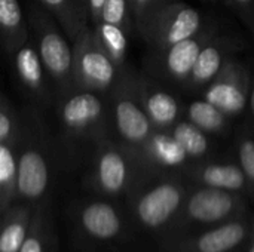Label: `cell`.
<instances>
[{
  "label": "cell",
  "mask_w": 254,
  "mask_h": 252,
  "mask_svg": "<svg viewBox=\"0 0 254 252\" xmlns=\"http://www.w3.org/2000/svg\"><path fill=\"white\" fill-rule=\"evenodd\" d=\"M170 132L183 147L190 160H202L208 157L214 149V137L201 131L185 117L174 123L170 128Z\"/></svg>",
  "instance_id": "44dd1931"
},
{
  "label": "cell",
  "mask_w": 254,
  "mask_h": 252,
  "mask_svg": "<svg viewBox=\"0 0 254 252\" xmlns=\"http://www.w3.org/2000/svg\"><path fill=\"white\" fill-rule=\"evenodd\" d=\"M137 73L128 64L107 94L113 135L134 153H138L155 131L137 94Z\"/></svg>",
  "instance_id": "3957f363"
},
{
  "label": "cell",
  "mask_w": 254,
  "mask_h": 252,
  "mask_svg": "<svg viewBox=\"0 0 254 252\" xmlns=\"http://www.w3.org/2000/svg\"><path fill=\"white\" fill-rule=\"evenodd\" d=\"M137 94L155 129H170L183 117L185 101L171 86L144 71L137 73Z\"/></svg>",
  "instance_id": "30bf717a"
},
{
  "label": "cell",
  "mask_w": 254,
  "mask_h": 252,
  "mask_svg": "<svg viewBox=\"0 0 254 252\" xmlns=\"http://www.w3.org/2000/svg\"><path fill=\"white\" fill-rule=\"evenodd\" d=\"M86 4H88L89 25L94 27L101 21V13H103V7L106 4V0H86Z\"/></svg>",
  "instance_id": "1f68e13d"
},
{
  "label": "cell",
  "mask_w": 254,
  "mask_h": 252,
  "mask_svg": "<svg viewBox=\"0 0 254 252\" xmlns=\"http://www.w3.org/2000/svg\"><path fill=\"white\" fill-rule=\"evenodd\" d=\"M229 7L240 15L254 34V0H229Z\"/></svg>",
  "instance_id": "4dcf8cb0"
},
{
  "label": "cell",
  "mask_w": 254,
  "mask_h": 252,
  "mask_svg": "<svg viewBox=\"0 0 254 252\" xmlns=\"http://www.w3.org/2000/svg\"><path fill=\"white\" fill-rule=\"evenodd\" d=\"M101 21L122 27L129 36L135 33L132 13H131L128 0H106V4L101 13Z\"/></svg>",
  "instance_id": "83f0119b"
},
{
  "label": "cell",
  "mask_w": 254,
  "mask_h": 252,
  "mask_svg": "<svg viewBox=\"0 0 254 252\" xmlns=\"http://www.w3.org/2000/svg\"><path fill=\"white\" fill-rule=\"evenodd\" d=\"M235 146L238 165L243 169L247 183L254 186V129L249 125H241L235 131Z\"/></svg>",
  "instance_id": "484cf974"
},
{
  "label": "cell",
  "mask_w": 254,
  "mask_h": 252,
  "mask_svg": "<svg viewBox=\"0 0 254 252\" xmlns=\"http://www.w3.org/2000/svg\"><path fill=\"white\" fill-rule=\"evenodd\" d=\"M183 117L214 138H225L231 135L234 128V119L202 97L192 98L185 102Z\"/></svg>",
  "instance_id": "2e32d148"
},
{
  "label": "cell",
  "mask_w": 254,
  "mask_h": 252,
  "mask_svg": "<svg viewBox=\"0 0 254 252\" xmlns=\"http://www.w3.org/2000/svg\"><path fill=\"white\" fill-rule=\"evenodd\" d=\"M16 162L13 144L0 143V211H6L16 196Z\"/></svg>",
  "instance_id": "cb8c5ba5"
},
{
  "label": "cell",
  "mask_w": 254,
  "mask_h": 252,
  "mask_svg": "<svg viewBox=\"0 0 254 252\" xmlns=\"http://www.w3.org/2000/svg\"><path fill=\"white\" fill-rule=\"evenodd\" d=\"M80 224L85 232L98 241H109L119 235L121 218L107 202H91L80 211Z\"/></svg>",
  "instance_id": "e0dca14e"
},
{
  "label": "cell",
  "mask_w": 254,
  "mask_h": 252,
  "mask_svg": "<svg viewBox=\"0 0 254 252\" xmlns=\"http://www.w3.org/2000/svg\"><path fill=\"white\" fill-rule=\"evenodd\" d=\"M246 236V230L240 223H231L205 233L198 241L199 252H228L235 248Z\"/></svg>",
  "instance_id": "d4e9b609"
},
{
  "label": "cell",
  "mask_w": 254,
  "mask_h": 252,
  "mask_svg": "<svg viewBox=\"0 0 254 252\" xmlns=\"http://www.w3.org/2000/svg\"><path fill=\"white\" fill-rule=\"evenodd\" d=\"M247 110L250 111V116L254 122V80L252 79V85H250V92H249V102H247Z\"/></svg>",
  "instance_id": "d6a6232c"
},
{
  "label": "cell",
  "mask_w": 254,
  "mask_h": 252,
  "mask_svg": "<svg viewBox=\"0 0 254 252\" xmlns=\"http://www.w3.org/2000/svg\"><path fill=\"white\" fill-rule=\"evenodd\" d=\"M39 3L54 16L70 42L89 25L86 0H39Z\"/></svg>",
  "instance_id": "ac0fdd59"
},
{
  "label": "cell",
  "mask_w": 254,
  "mask_h": 252,
  "mask_svg": "<svg viewBox=\"0 0 254 252\" xmlns=\"http://www.w3.org/2000/svg\"><path fill=\"white\" fill-rule=\"evenodd\" d=\"M49 180L51 169L46 153L37 144L25 146L16 162V196L36 202L45 196Z\"/></svg>",
  "instance_id": "8fae6325"
},
{
  "label": "cell",
  "mask_w": 254,
  "mask_h": 252,
  "mask_svg": "<svg viewBox=\"0 0 254 252\" xmlns=\"http://www.w3.org/2000/svg\"><path fill=\"white\" fill-rule=\"evenodd\" d=\"M27 22L46 74L54 83V95L74 89L73 48L58 22L36 1L28 3Z\"/></svg>",
  "instance_id": "7a4b0ae2"
},
{
  "label": "cell",
  "mask_w": 254,
  "mask_h": 252,
  "mask_svg": "<svg viewBox=\"0 0 254 252\" xmlns=\"http://www.w3.org/2000/svg\"><path fill=\"white\" fill-rule=\"evenodd\" d=\"M19 134V120L7 101L0 95V143L15 144Z\"/></svg>",
  "instance_id": "f546056e"
},
{
  "label": "cell",
  "mask_w": 254,
  "mask_h": 252,
  "mask_svg": "<svg viewBox=\"0 0 254 252\" xmlns=\"http://www.w3.org/2000/svg\"><path fill=\"white\" fill-rule=\"evenodd\" d=\"M31 211L25 206L7 208L0 220V252H18L28 232Z\"/></svg>",
  "instance_id": "7402d4cb"
},
{
  "label": "cell",
  "mask_w": 254,
  "mask_h": 252,
  "mask_svg": "<svg viewBox=\"0 0 254 252\" xmlns=\"http://www.w3.org/2000/svg\"><path fill=\"white\" fill-rule=\"evenodd\" d=\"M73 48V83L76 89L107 95L116 83L121 70L100 46L88 25L71 42Z\"/></svg>",
  "instance_id": "5b68a950"
},
{
  "label": "cell",
  "mask_w": 254,
  "mask_h": 252,
  "mask_svg": "<svg viewBox=\"0 0 254 252\" xmlns=\"http://www.w3.org/2000/svg\"><path fill=\"white\" fill-rule=\"evenodd\" d=\"M52 105L65 138L95 146L106 138H115L107 95L74 88L54 95Z\"/></svg>",
  "instance_id": "6da1fadb"
},
{
  "label": "cell",
  "mask_w": 254,
  "mask_h": 252,
  "mask_svg": "<svg viewBox=\"0 0 254 252\" xmlns=\"http://www.w3.org/2000/svg\"><path fill=\"white\" fill-rule=\"evenodd\" d=\"M0 37L9 52L31 37L19 0H0Z\"/></svg>",
  "instance_id": "d6986e66"
},
{
  "label": "cell",
  "mask_w": 254,
  "mask_h": 252,
  "mask_svg": "<svg viewBox=\"0 0 254 252\" xmlns=\"http://www.w3.org/2000/svg\"><path fill=\"white\" fill-rule=\"evenodd\" d=\"M137 156L146 169H179L190 160L170 129H155Z\"/></svg>",
  "instance_id": "5bb4252c"
},
{
  "label": "cell",
  "mask_w": 254,
  "mask_h": 252,
  "mask_svg": "<svg viewBox=\"0 0 254 252\" xmlns=\"http://www.w3.org/2000/svg\"><path fill=\"white\" fill-rule=\"evenodd\" d=\"M235 208L232 192L204 187L196 190L188 202L189 215L201 223H214L229 215Z\"/></svg>",
  "instance_id": "9a60e30c"
},
{
  "label": "cell",
  "mask_w": 254,
  "mask_h": 252,
  "mask_svg": "<svg viewBox=\"0 0 254 252\" xmlns=\"http://www.w3.org/2000/svg\"><path fill=\"white\" fill-rule=\"evenodd\" d=\"M250 85L252 74L249 67L234 56L202 89L199 97L214 104L229 117L237 119L247 110Z\"/></svg>",
  "instance_id": "ba28073f"
},
{
  "label": "cell",
  "mask_w": 254,
  "mask_h": 252,
  "mask_svg": "<svg viewBox=\"0 0 254 252\" xmlns=\"http://www.w3.org/2000/svg\"><path fill=\"white\" fill-rule=\"evenodd\" d=\"M202 1H207V3H214V0H202Z\"/></svg>",
  "instance_id": "e575fe53"
},
{
  "label": "cell",
  "mask_w": 254,
  "mask_h": 252,
  "mask_svg": "<svg viewBox=\"0 0 254 252\" xmlns=\"http://www.w3.org/2000/svg\"><path fill=\"white\" fill-rule=\"evenodd\" d=\"M140 168L146 166L137 153L112 137L95 146L91 180L101 193L116 196L129 187L135 171Z\"/></svg>",
  "instance_id": "8992f818"
},
{
  "label": "cell",
  "mask_w": 254,
  "mask_h": 252,
  "mask_svg": "<svg viewBox=\"0 0 254 252\" xmlns=\"http://www.w3.org/2000/svg\"><path fill=\"white\" fill-rule=\"evenodd\" d=\"M13 67L21 85L40 104L51 105L54 102V92L48 82L46 70L39 56L37 48L30 37L13 52Z\"/></svg>",
  "instance_id": "4fadbf2b"
},
{
  "label": "cell",
  "mask_w": 254,
  "mask_h": 252,
  "mask_svg": "<svg viewBox=\"0 0 254 252\" xmlns=\"http://www.w3.org/2000/svg\"><path fill=\"white\" fill-rule=\"evenodd\" d=\"M214 1H220V3H223V4H226L229 7V0H214Z\"/></svg>",
  "instance_id": "836d02e7"
},
{
  "label": "cell",
  "mask_w": 254,
  "mask_h": 252,
  "mask_svg": "<svg viewBox=\"0 0 254 252\" xmlns=\"http://www.w3.org/2000/svg\"><path fill=\"white\" fill-rule=\"evenodd\" d=\"M183 201V189L176 181H159L140 195L135 212L147 227H161L179 209Z\"/></svg>",
  "instance_id": "7c38bea8"
},
{
  "label": "cell",
  "mask_w": 254,
  "mask_h": 252,
  "mask_svg": "<svg viewBox=\"0 0 254 252\" xmlns=\"http://www.w3.org/2000/svg\"><path fill=\"white\" fill-rule=\"evenodd\" d=\"M100 46L106 50L115 65L122 70L128 65L127 55L129 46V34L119 25L100 21L97 25L91 27Z\"/></svg>",
  "instance_id": "603a6c76"
},
{
  "label": "cell",
  "mask_w": 254,
  "mask_h": 252,
  "mask_svg": "<svg viewBox=\"0 0 254 252\" xmlns=\"http://www.w3.org/2000/svg\"><path fill=\"white\" fill-rule=\"evenodd\" d=\"M219 31L216 24L207 22L196 34L179 43L164 49H147L143 58V71L171 88L183 89L199 52Z\"/></svg>",
  "instance_id": "277c9868"
},
{
  "label": "cell",
  "mask_w": 254,
  "mask_h": 252,
  "mask_svg": "<svg viewBox=\"0 0 254 252\" xmlns=\"http://www.w3.org/2000/svg\"><path fill=\"white\" fill-rule=\"evenodd\" d=\"M244 49L246 40L243 37L238 34L219 31L199 52L193 70L183 86V91L190 95H199L222 70V67Z\"/></svg>",
  "instance_id": "9c48e42d"
},
{
  "label": "cell",
  "mask_w": 254,
  "mask_h": 252,
  "mask_svg": "<svg viewBox=\"0 0 254 252\" xmlns=\"http://www.w3.org/2000/svg\"><path fill=\"white\" fill-rule=\"evenodd\" d=\"M250 252H254V244H253V247H252V250H250Z\"/></svg>",
  "instance_id": "d590c367"
},
{
  "label": "cell",
  "mask_w": 254,
  "mask_h": 252,
  "mask_svg": "<svg viewBox=\"0 0 254 252\" xmlns=\"http://www.w3.org/2000/svg\"><path fill=\"white\" fill-rule=\"evenodd\" d=\"M128 1L132 13L134 28L135 33L138 34L156 10H159L168 3L179 1V0H128Z\"/></svg>",
  "instance_id": "f1b7e54d"
},
{
  "label": "cell",
  "mask_w": 254,
  "mask_h": 252,
  "mask_svg": "<svg viewBox=\"0 0 254 252\" xmlns=\"http://www.w3.org/2000/svg\"><path fill=\"white\" fill-rule=\"evenodd\" d=\"M193 175L205 187L240 192L247 186L246 175L240 165L231 162H207L193 169Z\"/></svg>",
  "instance_id": "ffe728a7"
},
{
  "label": "cell",
  "mask_w": 254,
  "mask_h": 252,
  "mask_svg": "<svg viewBox=\"0 0 254 252\" xmlns=\"http://www.w3.org/2000/svg\"><path fill=\"white\" fill-rule=\"evenodd\" d=\"M205 24L198 9L179 0L156 10L138 36L147 49H164L196 34Z\"/></svg>",
  "instance_id": "52a82bcc"
},
{
  "label": "cell",
  "mask_w": 254,
  "mask_h": 252,
  "mask_svg": "<svg viewBox=\"0 0 254 252\" xmlns=\"http://www.w3.org/2000/svg\"><path fill=\"white\" fill-rule=\"evenodd\" d=\"M48 238V221L43 211L37 209L31 214L27 236L18 252H49Z\"/></svg>",
  "instance_id": "4316f807"
}]
</instances>
